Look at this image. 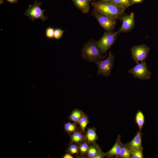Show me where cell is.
Segmentation results:
<instances>
[{
  "label": "cell",
  "mask_w": 158,
  "mask_h": 158,
  "mask_svg": "<svg viewBox=\"0 0 158 158\" xmlns=\"http://www.w3.org/2000/svg\"><path fill=\"white\" fill-rule=\"evenodd\" d=\"M91 4L93 10L116 20H120L125 14V10L108 2L94 0Z\"/></svg>",
  "instance_id": "cell-1"
},
{
  "label": "cell",
  "mask_w": 158,
  "mask_h": 158,
  "mask_svg": "<svg viewBox=\"0 0 158 158\" xmlns=\"http://www.w3.org/2000/svg\"><path fill=\"white\" fill-rule=\"evenodd\" d=\"M96 41L93 39L88 41L85 43L81 51L82 59L89 62H95L103 60L106 56L102 54L98 49Z\"/></svg>",
  "instance_id": "cell-2"
},
{
  "label": "cell",
  "mask_w": 158,
  "mask_h": 158,
  "mask_svg": "<svg viewBox=\"0 0 158 158\" xmlns=\"http://www.w3.org/2000/svg\"><path fill=\"white\" fill-rule=\"evenodd\" d=\"M120 33L118 31L113 32H104L100 39L96 41L97 47L102 54L105 55L107 54V51L114 43L118 35Z\"/></svg>",
  "instance_id": "cell-3"
},
{
  "label": "cell",
  "mask_w": 158,
  "mask_h": 158,
  "mask_svg": "<svg viewBox=\"0 0 158 158\" xmlns=\"http://www.w3.org/2000/svg\"><path fill=\"white\" fill-rule=\"evenodd\" d=\"M115 56L111 51L104 60L97 61L94 62L98 67L97 74L102 75L104 76H109L113 66V61Z\"/></svg>",
  "instance_id": "cell-4"
},
{
  "label": "cell",
  "mask_w": 158,
  "mask_h": 158,
  "mask_svg": "<svg viewBox=\"0 0 158 158\" xmlns=\"http://www.w3.org/2000/svg\"><path fill=\"white\" fill-rule=\"evenodd\" d=\"M42 3L38 2L35 0L33 5L29 4L28 9L26 10L24 15L28 16L33 21L36 19H40L43 22L48 18L47 17L44 16V14L45 10H42L40 7Z\"/></svg>",
  "instance_id": "cell-5"
},
{
  "label": "cell",
  "mask_w": 158,
  "mask_h": 158,
  "mask_svg": "<svg viewBox=\"0 0 158 158\" xmlns=\"http://www.w3.org/2000/svg\"><path fill=\"white\" fill-rule=\"evenodd\" d=\"M97 20L102 27L107 32H112L116 24V20L93 10L91 13Z\"/></svg>",
  "instance_id": "cell-6"
},
{
  "label": "cell",
  "mask_w": 158,
  "mask_h": 158,
  "mask_svg": "<svg viewBox=\"0 0 158 158\" xmlns=\"http://www.w3.org/2000/svg\"><path fill=\"white\" fill-rule=\"evenodd\" d=\"M128 72L132 74L134 77L142 80L149 79L151 75L145 61L137 64L136 66L129 70Z\"/></svg>",
  "instance_id": "cell-7"
},
{
  "label": "cell",
  "mask_w": 158,
  "mask_h": 158,
  "mask_svg": "<svg viewBox=\"0 0 158 158\" xmlns=\"http://www.w3.org/2000/svg\"><path fill=\"white\" fill-rule=\"evenodd\" d=\"M150 51V48L145 44L133 46L131 49L132 59L136 63H138L140 61H145Z\"/></svg>",
  "instance_id": "cell-8"
},
{
  "label": "cell",
  "mask_w": 158,
  "mask_h": 158,
  "mask_svg": "<svg viewBox=\"0 0 158 158\" xmlns=\"http://www.w3.org/2000/svg\"><path fill=\"white\" fill-rule=\"evenodd\" d=\"M120 20L122 22L121 27L118 30L120 33L122 32H129L133 28L135 25L134 13H131L129 15L124 14Z\"/></svg>",
  "instance_id": "cell-9"
},
{
  "label": "cell",
  "mask_w": 158,
  "mask_h": 158,
  "mask_svg": "<svg viewBox=\"0 0 158 158\" xmlns=\"http://www.w3.org/2000/svg\"><path fill=\"white\" fill-rule=\"evenodd\" d=\"M121 136L118 135L116 141L112 147L106 153L107 158H118L120 151L123 144L121 141Z\"/></svg>",
  "instance_id": "cell-10"
},
{
  "label": "cell",
  "mask_w": 158,
  "mask_h": 158,
  "mask_svg": "<svg viewBox=\"0 0 158 158\" xmlns=\"http://www.w3.org/2000/svg\"><path fill=\"white\" fill-rule=\"evenodd\" d=\"M142 138V133L140 131H137L133 139L126 144L130 151L138 149H143Z\"/></svg>",
  "instance_id": "cell-11"
},
{
  "label": "cell",
  "mask_w": 158,
  "mask_h": 158,
  "mask_svg": "<svg viewBox=\"0 0 158 158\" xmlns=\"http://www.w3.org/2000/svg\"><path fill=\"white\" fill-rule=\"evenodd\" d=\"M87 130L85 134V140L89 144L96 143V141L99 139L96 133V128L94 127H86Z\"/></svg>",
  "instance_id": "cell-12"
},
{
  "label": "cell",
  "mask_w": 158,
  "mask_h": 158,
  "mask_svg": "<svg viewBox=\"0 0 158 158\" xmlns=\"http://www.w3.org/2000/svg\"><path fill=\"white\" fill-rule=\"evenodd\" d=\"M70 137V140L68 145L72 143L79 144L86 140L85 134L82 133L80 130L73 133Z\"/></svg>",
  "instance_id": "cell-13"
},
{
  "label": "cell",
  "mask_w": 158,
  "mask_h": 158,
  "mask_svg": "<svg viewBox=\"0 0 158 158\" xmlns=\"http://www.w3.org/2000/svg\"><path fill=\"white\" fill-rule=\"evenodd\" d=\"M74 4L83 13H86L90 10L89 0H72Z\"/></svg>",
  "instance_id": "cell-14"
},
{
  "label": "cell",
  "mask_w": 158,
  "mask_h": 158,
  "mask_svg": "<svg viewBox=\"0 0 158 158\" xmlns=\"http://www.w3.org/2000/svg\"><path fill=\"white\" fill-rule=\"evenodd\" d=\"M78 123L68 122L63 124L64 132L69 136L74 132L80 130L78 126Z\"/></svg>",
  "instance_id": "cell-15"
},
{
  "label": "cell",
  "mask_w": 158,
  "mask_h": 158,
  "mask_svg": "<svg viewBox=\"0 0 158 158\" xmlns=\"http://www.w3.org/2000/svg\"><path fill=\"white\" fill-rule=\"evenodd\" d=\"M85 114L83 111L75 108L73 110L70 115L67 118L70 121L78 123Z\"/></svg>",
  "instance_id": "cell-16"
},
{
  "label": "cell",
  "mask_w": 158,
  "mask_h": 158,
  "mask_svg": "<svg viewBox=\"0 0 158 158\" xmlns=\"http://www.w3.org/2000/svg\"><path fill=\"white\" fill-rule=\"evenodd\" d=\"M89 144L86 141L79 144V154L76 156L77 158H86Z\"/></svg>",
  "instance_id": "cell-17"
},
{
  "label": "cell",
  "mask_w": 158,
  "mask_h": 158,
  "mask_svg": "<svg viewBox=\"0 0 158 158\" xmlns=\"http://www.w3.org/2000/svg\"><path fill=\"white\" fill-rule=\"evenodd\" d=\"M108 2L124 10L133 5L131 0H111Z\"/></svg>",
  "instance_id": "cell-18"
},
{
  "label": "cell",
  "mask_w": 158,
  "mask_h": 158,
  "mask_svg": "<svg viewBox=\"0 0 158 158\" xmlns=\"http://www.w3.org/2000/svg\"><path fill=\"white\" fill-rule=\"evenodd\" d=\"M135 121L139 128V131H141L145 121V117L142 112L138 110L135 116Z\"/></svg>",
  "instance_id": "cell-19"
},
{
  "label": "cell",
  "mask_w": 158,
  "mask_h": 158,
  "mask_svg": "<svg viewBox=\"0 0 158 158\" xmlns=\"http://www.w3.org/2000/svg\"><path fill=\"white\" fill-rule=\"evenodd\" d=\"M98 145L96 143L89 144L86 158H94L98 153Z\"/></svg>",
  "instance_id": "cell-20"
},
{
  "label": "cell",
  "mask_w": 158,
  "mask_h": 158,
  "mask_svg": "<svg viewBox=\"0 0 158 158\" xmlns=\"http://www.w3.org/2000/svg\"><path fill=\"white\" fill-rule=\"evenodd\" d=\"M89 123L88 116L87 114H85L78 123V124L79 125L80 130L82 133L85 134V129Z\"/></svg>",
  "instance_id": "cell-21"
},
{
  "label": "cell",
  "mask_w": 158,
  "mask_h": 158,
  "mask_svg": "<svg viewBox=\"0 0 158 158\" xmlns=\"http://www.w3.org/2000/svg\"><path fill=\"white\" fill-rule=\"evenodd\" d=\"M118 158H130V150L126 144H123Z\"/></svg>",
  "instance_id": "cell-22"
},
{
  "label": "cell",
  "mask_w": 158,
  "mask_h": 158,
  "mask_svg": "<svg viewBox=\"0 0 158 158\" xmlns=\"http://www.w3.org/2000/svg\"><path fill=\"white\" fill-rule=\"evenodd\" d=\"M79 144L76 143H72L68 145V147L66 148L65 152L72 155L75 154L76 156L79 154Z\"/></svg>",
  "instance_id": "cell-23"
},
{
  "label": "cell",
  "mask_w": 158,
  "mask_h": 158,
  "mask_svg": "<svg viewBox=\"0 0 158 158\" xmlns=\"http://www.w3.org/2000/svg\"><path fill=\"white\" fill-rule=\"evenodd\" d=\"M143 149L130 151V158H143Z\"/></svg>",
  "instance_id": "cell-24"
},
{
  "label": "cell",
  "mask_w": 158,
  "mask_h": 158,
  "mask_svg": "<svg viewBox=\"0 0 158 158\" xmlns=\"http://www.w3.org/2000/svg\"><path fill=\"white\" fill-rule=\"evenodd\" d=\"M54 28L51 27H47L45 31V36L47 38L52 39L54 38Z\"/></svg>",
  "instance_id": "cell-25"
},
{
  "label": "cell",
  "mask_w": 158,
  "mask_h": 158,
  "mask_svg": "<svg viewBox=\"0 0 158 158\" xmlns=\"http://www.w3.org/2000/svg\"><path fill=\"white\" fill-rule=\"evenodd\" d=\"M64 32V31L60 28L55 29L54 32V38L56 40L60 39Z\"/></svg>",
  "instance_id": "cell-26"
},
{
  "label": "cell",
  "mask_w": 158,
  "mask_h": 158,
  "mask_svg": "<svg viewBox=\"0 0 158 158\" xmlns=\"http://www.w3.org/2000/svg\"><path fill=\"white\" fill-rule=\"evenodd\" d=\"M98 151L97 155L94 158H104L106 157V153H104L100 147L98 145Z\"/></svg>",
  "instance_id": "cell-27"
},
{
  "label": "cell",
  "mask_w": 158,
  "mask_h": 158,
  "mask_svg": "<svg viewBox=\"0 0 158 158\" xmlns=\"http://www.w3.org/2000/svg\"><path fill=\"white\" fill-rule=\"evenodd\" d=\"M63 158H74V157L70 154L66 152L63 156Z\"/></svg>",
  "instance_id": "cell-28"
},
{
  "label": "cell",
  "mask_w": 158,
  "mask_h": 158,
  "mask_svg": "<svg viewBox=\"0 0 158 158\" xmlns=\"http://www.w3.org/2000/svg\"><path fill=\"white\" fill-rule=\"evenodd\" d=\"M143 0H131L133 5L136 3H140L143 1Z\"/></svg>",
  "instance_id": "cell-29"
},
{
  "label": "cell",
  "mask_w": 158,
  "mask_h": 158,
  "mask_svg": "<svg viewBox=\"0 0 158 158\" xmlns=\"http://www.w3.org/2000/svg\"><path fill=\"white\" fill-rule=\"evenodd\" d=\"M12 4L16 3L18 2V0H6Z\"/></svg>",
  "instance_id": "cell-30"
},
{
  "label": "cell",
  "mask_w": 158,
  "mask_h": 158,
  "mask_svg": "<svg viewBox=\"0 0 158 158\" xmlns=\"http://www.w3.org/2000/svg\"><path fill=\"white\" fill-rule=\"evenodd\" d=\"M111 0H100V1L104 2H109Z\"/></svg>",
  "instance_id": "cell-31"
},
{
  "label": "cell",
  "mask_w": 158,
  "mask_h": 158,
  "mask_svg": "<svg viewBox=\"0 0 158 158\" xmlns=\"http://www.w3.org/2000/svg\"><path fill=\"white\" fill-rule=\"evenodd\" d=\"M90 1L92 0H93V1H94V0H89Z\"/></svg>",
  "instance_id": "cell-32"
}]
</instances>
